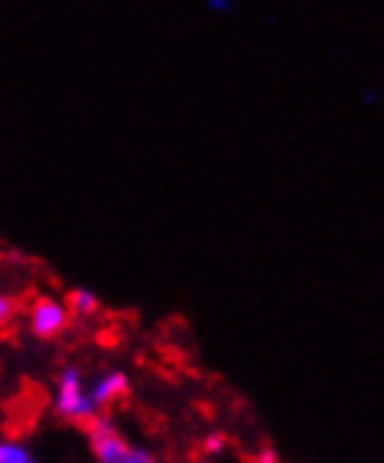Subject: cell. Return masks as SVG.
Returning a JSON list of instances; mask_svg holds the SVG:
<instances>
[{
  "label": "cell",
  "instance_id": "ba28073f",
  "mask_svg": "<svg viewBox=\"0 0 384 463\" xmlns=\"http://www.w3.org/2000/svg\"><path fill=\"white\" fill-rule=\"evenodd\" d=\"M109 463H160V460L144 447H126L124 455H118L116 460H109Z\"/></svg>",
  "mask_w": 384,
  "mask_h": 463
},
{
  "label": "cell",
  "instance_id": "8992f818",
  "mask_svg": "<svg viewBox=\"0 0 384 463\" xmlns=\"http://www.w3.org/2000/svg\"><path fill=\"white\" fill-rule=\"evenodd\" d=\"M32 449L20 441H0V463H32Z\"/></svg>",
  "mask_w": 384,
  "mask_h": 463
},
{
  "label": "cell",
  "instance_id": "7a4b0ae2",
  "mask_svg": "<svg viewBox=\"0 0 384 463\" xmlns=\"http://www.w3.org/2000/svg\"><path fill=\"white\" fill-rule=\"evenodd\" d=\"M88 441H90V449H93V455H96L98 463L116 460L129 447V441L121 435V430L116 427V421L109 419V416H101V413L88 421Z\"/></svg>",
  "mask_w": 384,
  "mask_h": 463
},
{
  "label": "cell",
  "instance_id": "52a82bcc",
  "mask_svg": "<svg viewBox=\"0 0 384 463\" xmlns=\"http://www.w3.org/2000/svg\"><path fill=\"white\" fill-rule=\"evenodd\" d=\"M228 449V439H225V432H208L205 439H202V452L208 458H219V455H225Z\"/></svg>",
  "mask_w": 384,
  "mask_h": 463
},
{
  "label": "cell",
  "instance_id": "3957f363",
  "mask_svg": "<svg viewBox=\"0 0 384 463\" xmlns=\"http://www.w3.org/2000/svg\"><path fill=\"white\" fill-rule=\"evenodd\" d=\"M68 323H70V309H68V304L57 301V298H40L29 312L32 332L42 340L62 335L68 329Z\"/></svg>",
  "mask_w": 384,
  "mask_h": 463
},
{
  "label": "cell",
  "instance_id": "30bf717a",
  "mask_svg": "<svg viewBox=\"0 0 384 463\" xmlns=\"http://www.w3.org/2000/svg\"><path fill=\"white\" fill-rule=\"evenodd\" d=\"M253 463H284V460H281L278 449H272V447H264V449H258V452H256Z\"/></svg>",
  "mask_w": 384,
  "mask_h": 463
},
{
  "label": "cell",
  "instance_id": "9c48e42d",
  "mask_svg": "<svg viewBox=\"0 0 384 463\" xmlns=\"http://www.w3.org/2000/svg\"><path fill=\"white\" fill-rule=\"evenodd\" d=\"M12 315H14V301H12L9 295L0 292V326L9 323V320H12Z\"/></svg>",
  "mask_w": 384,
  "mask_h": 463
},
{
  "label": "cell",
  "instance_id": "5b68a950",
  "mask_svg": "<svg viewBox=\"0 0 384 463\" xmlns=\"http://www.w3.org/2000/svg\"><path fill=\"white\" fill-rule=\"evenodd\" d=\"M68 309H70V315H79V317H90V315H96L98 312V298H96V292H90V289H73L70 292V298H68Z\"/></svg>",
  "mask_w": 384,
  "mask_h": 463
},
{
  "label": "cell",
  "instance_id": "8fae6325",
  "mask_svg": "<svg viewBox=\"0 0 384 463\" xmlns=\"http://www.w3.org/2000/svg\"><path fill=\"white\" fill-rule=\"evenodd\" d=\"M32 463H37V460H32Z\"/></svg>",
  "mask_w": 384,
  "mask_h": 463
},
{
  "label": "cell",
  "instance_id": "277c9868",
  "mask_svg": "<svg viewBox=\"0 0 384 463\" xmlns=\"http://www.w3.org/2000/svg\"><path fill=\"white\" fill-rule=\"evenodd\" d=\"M126 393H129V376L124 371H118V368L104 371L101 376L93 379V385H90V396L98 404V411H104V407L121 402Z\"/></svg>",
  "mask_w": 384,
  "mask_h": 463
},
{
  "label": "cell",
  "instance_id": "6da1fadb",
  "mask_svg": "<svg viewBox=\"0 0 384 463\" xmlns=\"http://www.w3.org/2000/svg\"><path fill=\"white\" fill-rule=\"evenodd\" d=\"M51 404H53V413L70 424H88L93 416L101 413L98 404L90 396V388L85 385V376H81V371L76 365H68L60 373Z\"/></svg>",
  "mask_w": 384,
  "mask_h": 463
}]
</instances>
